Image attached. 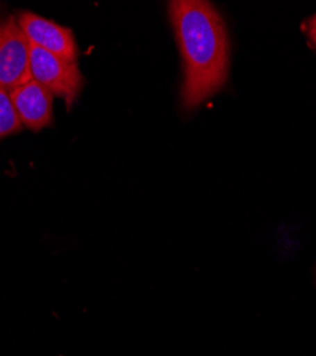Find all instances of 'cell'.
<instances>
[{"instance_id":"6da1fadb","label":"cell","mask_w":316,"mask_h":356,"mask_svg":"<svg viewBox=\"0 0 316 356\" xmlns=\"http://www.w3.org/2000/svg\"><path fill=\"white\" fill-rule=\"evenodd\" d=\"M168 13L184 66L181 102L184 108L192 110L217 95L226 81L229 50L225 23L204 0H172Z\"/></svg>"},{"instance_id":"7a4b0ae2","label":"cell","mask_w":316,"mask_h":356,"mask_svg":"<svg viewBox=\"0 0 316 356\" xmlns=\"http://www.w3.org/2000/svg\"><path fill=\"white\" fill-rule=\"evenodd\" d=\"M31 73L47 90L70 108L80 95L84 79L78 65L31 44Z\"/></svg>"},{"instance_id":"3957f363","label":"cell","mask_w":316,"mask_h":356,"mask_svg":"<svg viewBox=\"0 0 316 356\" xmlns=\"http://www.w3.org/2000/svg\"><path fill=\"white\" fill-rule=\"evenodd\" d=\"M32 79L31 43L16 16L0 19V87H13Z\"/></svg>"},{"instance_id":"277c9868","label":"cell","mask_w":316,"mask_h":356,"mask_svg":"<svg viewBox=\"0 0 316 356\" xmlns=\"http://www.w3.org/2000/svg\"><path fill=\"white\" fill-rule=\"evenodd\" d=\"M17 22L32 46L77 63L80 51L70 29L28 12L20 13Z\"/></svg>"},{"instance_id":"5b68a950","label":"cell","mask_w":316,"mask_h":356,"mask_svg":"<svg viewBox=\"0 0 316 356\" xmlns=\"http://www.w3.org/2000/svg\"><path fill=\"white\" fill-rule=\"evenodd\" d=\"M24 127L39 131L53 122V95L33 77L9 90Z\"/></svg>"},{"instance_id":"8992f818","label":"cell","mask_w":316,"mask_h":356,"mask_svg":"<svg viewBox=\"0 0 316 356\" xmlns=\"http://www.w3.org/2000/svg\"><path fill=\"white\" fill-rule=\"evenodd\" d=\"M22 126L9 90L0 87V138L17 133Z\"/></svg>"},{"instance_id":"52a82bcc","label":"cell","mask_w":316,"mask_h":356,"mask_svg":"<svg viewBox=\"0 0 316 356\" xmlns=\"http://www.w3.org/2000/svg\"><path fill=\"white\" fill-rule=\"evenodd\" d=\"M306 33L309 40L313 43V46L316 47V15L312 16L308 22H306Z\"/></svg>"}]
</instances>
